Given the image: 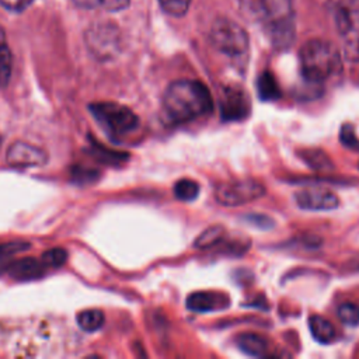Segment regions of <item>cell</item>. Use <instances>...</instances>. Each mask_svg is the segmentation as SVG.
<instances>
[{"instance_id": "cell-2", "label": "cell", "mask_w": 359, "mask_h": 359, "mask_svg": "<svg viewBox=\"0 0 359 359\" xmlns=\"http://www.w3.org/2000/svg\"><path fill=\"white\" fill-rule=\"evenodd\" d=\"M299 60L302 76L311 86H321L342 69L338 48L324 39L307 41L300 48Z\"/></svg>"}, {"instance_id": "cell-5", "label": "cell", "mask_w": 359, "mask_h": 359, "mask_svg": "<svg viewBox=\"0 0 359 359\" xmlns=\"http://www.w3.org/2000/svg\"><path fill=\"white\" fill-rule=\"evenodd\" d=\"M90 111L98 123L111 135H126L139 125L136 114L130 108L116 102H94L90 105Z\"/></svg>"}, {"instance_id": "cell-7", "label": "cell", "mask_w": 359, "mask_h": 359, "mask_svg": "<svg viewBox=\"0 0 359 359\" xmlns=\"http://www.w3.org/2000/svg\"><path fill=\"white\" fill-rule=\"evenodd\" d=\"M219 108L223 121H241L248 116L251 111V102L243 88L229 86L222 91Z\"/></svg>"}, {"instance_id": "cell-8", "label": "cell", "mask_w": 359, "mask_h": 359, "mask_svg": "<svg viewBox=\"0 0 359 359\" xmlns=\"http://www.w3.org/2000/svg\"><path fill=\"white\" fill-rule=\"evenodd\" d=\"M294 201L304 210H332L339 206V198L327 188H304L294 194Z\"/></svg>"}, {"instance_id": "cell-18", "label": "cell", "mask_w": 359, "mask_h": 359, "mask_svg": "<svg viewBox=\"0 0 359 359\" xmlns=\"http://www.w3.org/2000/svg\"><path fill=\"white\" fill-rule=\"evenodd\" d=\"M104 313L97 309H90L80 311L77 316V323L81 330L87 332H94L104 325Z\"/></svg>"}, {"instance_id": "cell-20", "label": "cell", "mask_w": 359, "mask_h": 359, "mask_svg": "<svg viewBox=\"0 0 359 359\" xmlns=\"http://www.w3.org/2000/svg\"><path fill=\"white\" fill-rule=\"evenodd\" d=\"M223 236H224V227L223 226H219V224L210 226L209 229H206L205 231H202L198 236L194 245H195V248H201V250L210 248L215 244H217L222 240Z\"/></svg>"}, {"instance_id": "cell-17", "label": "cell", "mask_w": 359, "mask_h": 359, "mask_svg": "<svg viewBox=\"0 0 359 359\" xmlns=\"http://www.w3.org/2000/svg\"><path fill=\"white\" fill-rule=\"evenodd\" d=\"M300 157L304 160V163L317 171H330L334 168L332 161L328 158V156L318 149H307L299 153Z\"/></svg>"}, {"instance_id": "cell-12", "label": "cell", "mask_w": 359, "mask_h": 359, "mask_svg": "<svg viewBox=\"0 0 359 359\" xmlns=\"http://www.w3.org/2000/svg\"><path fill=\"white\" fill-rule=\"evenodd\" d=\"M114 36L109 29L105 27L93 28L87 34V46L91 50L93 55H95L100 59H104L107 56L112 55L114 48Z\"/></svg>"}, {"instance_id": "cell-14", "label": "cell", "mask_w": 359, "mask_h": 359, "mask_svg": "<svg viewBox=\"0 0 359 359\" xmlns=\"http://www.w3.org/2000/svg\"><path fill=\"white\" fill-rule=\"evenodd\" d=\"M236 344L248 356H264L268 351L266 339L254 332H243L237 335Z\"/></svg>"}, {"instance_id": "cell-24", "label": "cell", "mask_w": 359, "mask_h": 359, "mask_svg": "<svg viewBox=\"0 0 359 359\" xmlns=\"http://www.w3.org/2000/svg\"><path fill=\"white\" fill-rule=\"evenodd\" d=\"M163 10L174 17H181L188 11L191 0H158Z\"/></svg>"}, {"instance_id": "cell-30", "label": "cell", "mask_w": 359, "mask_h": 359, "mask_svg": "<svg viewBox=\"0 0 359 359\" xmlns=\"http://www.w3.org/2000/svg\"><path fill=\"white\" fill-rule=\"evenodd\" d=\"M4 39H6V35H4L3 28L0 27V46H1V45H4Z\"/></svg>"}, {"instance_id": "cell-13", "label": "cell", "mask_w": 359, "mask_h": 359, "mask_svg": "<svg viewBox=\"0 0 359 359\" xmlns=\"http://www.w3.org/2000/svg\"><path fill=\"white\" fill-rule=\"evenodd\" d=\"M46 265L42 262V259H34V258H24L14 261L8 265V272L15 279H35L41 276L45 271Z\"/></svg>"}, {"instance_id": "cell-22", "label": "cell", "mask_w": 359, "mask_h": 359, "mask_svg": "<svg viewBox=\"0 0 359 359\" xmlns=\"http://www.w3.org/2000/svg\"><path fill=\"white\" fill-rule=\"evenodd\" d=\"M338 318L349 327L358 325L359 324V306L353 304V303H342L338 307Z\"/></svg>"}, {"instance_id": "cell-21", "label": "cell", "mask_w": 359, "mask_h": 359, "mask_svg": "<svg viewBox=\"0 0 359 359\" xmlns=\"http://www.w3.org/2000/svg\"><path fill=\"white\" fill-rule=\"evenodd\" d=\"M13 70V56L10 49L6 45L0 46V87H4L10 77Z\"/></svg>"}, {"instance_id": "cell-6", "label": "cell", "mask_w": 359, "mask_h": 359, "mask_svg": "<svg viewBox=\"0 0 359 359\" xmlns=\"http://www.w3.org/2000/svg\"><path fill=\"white\" fill-rule=\"evenodd\" d=\"M265 195V187L255 180H237L223 182L215 189L217 203L223 206H241Z\"/></svg>"}, {"instance_id": "cell-3", "label": "cell", "mask_w": 359, "mask_h": 359, "mask_svg": "<svg viewBox=\"0 0 359 359\" xmlns=\"http://www.w3.org/2000/svg\"><path fill=\"white\" fill-rule=\"evenodd\" d=\"M252 10L273 46H290L294 36L292 0H252Z\"/></svg>"}, {"instance_id": "cell-10", "label": "cell", "mask_w": 359, "mask_h": 359, "mask_svg": "<svg viewBox=\"0 0 359 359\" xmlns=\"http://www.w3.org/2000/svg\"><path fill=\"white\" fill-rule=\"evenodd\" d=\"M6 160L10 165L17 168L36 167L46 163V154L42 149L25 142H14L6 154Z\"/></svg>"}, {"instance_id": "cell-26", "label": "cell", "mask_w": 359, "mask_h": 359, "mask_svg": "<svg viewBox=\"0 0 359 359\" xmlns=\"http://www.w3.org/2000/svg\"><path fill=\"white\" fill-rule=\"evenodd\" d=\"M27 248H28V244L22 243V241H10V243L0 244V262L7 261L8 258L17 255L18 252H21Z\"/></svg>"}, {"instance_id": "cell-28", "label": "cell", "mask_w": 359, "mask_h": 359, "mask_svg": "<svg viewBox=\"0 0 359 359\" xmlns=\"http://www.w3.org/2000/svg\"><path fill=\"white\" fill-rule=\"evenodd\" d=\"M129 4V0H101V6L109 11H118L125 8Z\"/></svg>"}, {"instance_id": "cell-4", "label": "cell", "mask_w": 359, "mask_h": 359, "mask_svg": "<svg viewBox=\"0 0 359 359\" xmlns=\"http://www.w3.org/2000/svg\"><path fill=\"white\" fill-rule=\"evenodd\" d=\"M213 46L233 59H241L248 53L250 41L244 28L227 18H219L210 28Z\"/></svg>"}, {"instance_id": "cell-9", "label": "cell", "mask_w": 359, "mask_h": 359, "mask_svg": "<svg viewBox=\"0 0 359 359\" xmlns=\"http://www.w3.org/2000/svg\"><path fill=\"white\" fill-rule=\"evenodd\" d=\"M334 18L341 35L355 41L359 35V0H341L334 6Z\"/></svg>"}, {"instance_id": "cell-25", "label": "cell", "mask_w": 359, "mask_h": 359, "mask_svg": "<svg viewBox=\"0 0 359 359\" xmlns=\"http://www.w3.org/2000/svg\"><path fill=\"white\" fill-rule=\"evenodd\" d=\"M66 258H67V254L63 248H52L43 252L41 259L46 266H60L66 262Z\"/></svg>"}, {"instance_id": "cell-19", "label": "cell", "mask_w": 359, "mask_h": 359, "mask_svg": "<svg viewBox=\"0 0 359 359\" xmlns=\"http://www.w3.org/2000/svg\"><path fill=\"white\" fill-rule=\"evenodd\" d=\"M174 195L177 199L182 202H191L196 199L199 195V185L198 182L189 180V178H182L175 182L174 185Z\"/></svg>"}, {"instance_id": "cell-16", "label": "cell", "mask_w": 359, "mask_h": 359, "mask_svg": "<svg viewBox=\"0 0 359 359\" xmlns=\"http://www.w3.org/2000/svg\"><path fill=\"white\" fill-rule=\"evenodd\" d=\"M257 91L262 101H275L280 97V87L271 72H264L259 74L257 81Z\"/></svg>"}, {"instance_id": "cell-15", "label": "cell", "mask_w": 359, "mask_h": 359, "mask_svg": "<svg viewBox=\"0 0 359 359\" xmlns=\"http://www.w3.org/2000/svg\"><path fill=\"white\" fill-rule=\"evenodd\" d=\"M309 328L313 338L320 344H330L335 338L334 325L321 316H311L309 318Z\"/></svg>"}, {"instance_id": "cell-23", "label": "cell", "mask_w": 359, "mask_h": 359, "mask_svg": "<svg viewBox=\"0 0 359 359\" xmlns=\"http://www.w3.org/2000/svg\"><path fill=\"white\" fill-rule=\"evenodd\" d=\"M339 142L353 151H359V137L355 133V129L351 123H345L339 130Z\"/></svg>"}, {"instance_id": "cell-27", "label": "cell", "mask_w": 359, "mask_h": 359, "mask_svg": "<svg viewBox=\"0 0 359 359\" xmlns=\"http://www.w3.org/2000/svg\"><path fill=\"white\" fill-rule=\"evenodd\" d=\"M32 0H0V4L11 11H21L27 8Z\"/></svg>"}, {"instance_id": "cell-1", "label": "cell", "mask_w": 359, "mask_h": 359, "mask_svg": "<svg viewBox=\"0 0 359 359\" xmlns=\"http://www.w3.org/2000/svg\"><path fill=\"white\" fill-rule=\"evenodd\" d=\"M163 108L165 115L175 123L191 122L213 109V98L209 88L198 80L172 81L164 95Z\"/></svg>"}, {"instance_id": "cell-29", "label": "cell", "mask_w": 359, "mask_h": 359, "mask_svg": "<svg viewBox=\"0 0 359 359\" xmlns=\"http://www.w3.org/2000/svg\"><path fill=\"white\" fill-rule=\"evenodd\" d=\"M76 6L83 8H95L97 6H101V0H72Z\"/></svg>"}, {"instance_id": "cell-11", "label": "cell", "mask_w": 359, "mask_h": 359, "mask_svg": "<svg viewBox=\"0 0 359 359\" xmlns=\"http://www.w3.org/2000/svg\"><path fill=\"white\" fill-rule=\"evenodd\" d=\"M229 306V297L216 292H194L187 297V307L195 313H209Z\"/></svg>"}]
</instances>
